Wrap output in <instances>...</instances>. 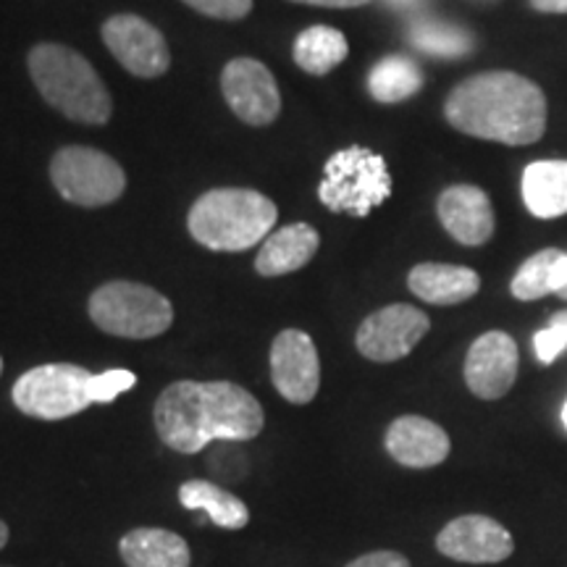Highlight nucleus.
<instances>
[{"label": "nucleus", "instance_id": "obj_1", "mask_svg": "<svg viewBox=\"0 0 567 567\" xmlns=\"http://www.w3.org/2000/svg\"><path fill=\"white\" fill-rule=\"evenodd\" d=\"M264 423L260 402L231 381H176L155 402V431L182 455L203 452L210 442H250Z\"/></svg>", "mask_w": 567, "mask_h": 567}, {"label": "nucleus", "instance_id": "obj_2", "mask_svg": "<svg viewBox=\"0 0 567 567\" xmlns=\"http://www.w3.org/2000/svg\"><path fill=\"white\" fill-rule=\"evenodd\" d=\"M444 116L471 137L509 147L534 145L547 132V95L515 71H484L450 92Z\"/></svg>", "mask_w": 567, "mask_h": 567}, {"label": "nucleus", "instance_id": "obj_3", "mask_svg": "<svg viewBox=\"0 0 567 567\" xmlns=\"http://www.w3.org/2000/svg\"><path fill=\"white\" fill-rule=\"evenodd\" d=\"M27 66L45 103L71 122L101 126L111 118L109 90L82 53L55 42H42L30 51Z\"/></svg>", "mask_w": 567, "mask_h": 567}, {"label": "nucleus", "instance_id": "obj_4", "mask_svg": "<svg viewBox=\"0 0 567 567\" xmlns=\"http://www.w3.org/2000/svg\"><path fill=\"white\" fill-rule=\"evenodd\" d=\"M279 210L255 189H210L197 197L187 216L195 243L216 252H243L266 243Z\"/></svg>", "mask_w": 567, "mask_h": 567}, {"label": "nucleus", "instance_id": "obj_5", "mask_svg": "<svg viewBox=\"0 0 567 567\" xmlns=\"http://www.w3.org/2000/svg\"><path fill=\"white\" fill-rule=\"evenodd\" d=\"M392 195V174L386 161L368 147L352 145L326 161L318 197L329 210L363 218Z\"/></svg>", "mask_w": 567, "mask_h": 567}, {"label": "nucleus", "instance_id": "obj_6", "mask_svg": "<svg viewBox=\"0 0 567 567\" xmlns=\"http://www.w3.org/2000/svg\"><path fill=\"white\" fill-rule=\"evenodd\" d=\"M90 318L105 334L153 339L174 323V308L166 297L145 284L109 281L92 292Z\"/></svg>", "mask_w": 567, "mask_h": 567}, {"label": "nucleus", "instance_id": "obj_7", "mask_svg": "<svg viewBox=\"0 0 567 567\" xmlns=\"http://www.w3.org/2000/svg\"><path fill=\"white\" fill-rule=\"evenodd\" d=\"M92 375L87 368L71 363L38 365L13 384V405L40 421H63L92 405Z\"/></svg>", "mask_w": 567, "mask_h": 567}, {"label": "nucleus", "instance_id": "obj_8", "mask_svg": "<svg viewBox=\"0 0 567 567\" xmlns=\"http://www.w3.org/2000/svg\"><path fill=\"white\" fill-rule=\"evenodd\" d=\"M51 179L63 200L82 208L116 203L126 189L124 168L95 147H63L51 161Z\"/></svg>", "mask_w": 567, "mask_h": 567}, {"label": "nucleus", "instance_id": "obj_9", "mask_svg": "<svg viewBox=\"0 0 567 567\" xmlns=\"http://www.w3.org/2000/svg\"><path fill=\"white\" fill-rule=\"evenodd\" d=\"M429 329L431 321L423 310L396 302L368 316L354 334V344H358V352L373 363H394V360L408 358L429 334Z\"/></svg>", "mask_w": 567, "mask_h": 567}, {"label": "nucleus", "instance_id": "obj_10", "mask_svg": "<svg viewBox=\"0 0 567 567\" xmlns=\"http://www.w3.org/2000/svg\"><path fill=\"white\" fill-rule=\"evenodd\" d=\"M103 42L122 66L142 80L166 74L172 66L166 40L151 21L134 13H118L103 24Z\"/></svg>", "mask_w": 567, "mask_h": 567}, {"label": "nucleus", "instance_id": "obj_11", "mask_svg": "<svg viewBox=\"0 0 567 567\" xmlns=\"http://www.w3.org/2000/svg\"><path fill=\"white\" fill-rule=\"evenodd\" d=\"M271 381L284 400L308 405L321 386V360L305 331L287 329L271 344Z\"/></svg>", "mask_w": 567, "mask_h": 567}, {"label": "nucleus", "instance_id": "obj_12", "mask_svg": "<svg viewBox=\"0 0 567 567\" xmlns=\"http://www.w3.org/2000/svg\"><path fill=\"white\" fill-rule=\"evenodd\" d=\"M221 90L229 109L250 126L271 124L281 111L279 84L264 63L255 59H234L221 74Z\"/></svg>", "mask_w": 567, "mask_h": 567}, {"label": "nucleus", "instance_id": "obj_13", "mask_svg": "<svg viewBox=\"0 0 567 567\" xmlns=\"http://www.w3.org/2000/svg\"><path fill=\"white\" fill-rule=\"evenodd\" d=\"M436 549L465 565H496L515 551L509 530L486 515H463L439 530Z\"/></svg>", "mask_w": 567, "mask_h": 567}, {"label": "nucleus", "instance_id": "obj_14", "mask_svg": "<svg viewBox=\"0 0 567 567\" xmlns=\"http://www.w3.org/2000/svg\"><path fill=\"white\" fill-rule=\"evenodd\" d=\"M520 368L515 339L505 331H486L465 358V384L478 400H499L513 389Z\"/></svg>", "mask_w": 567, "mask_h": 567}, {"label": "nucleus", "instance_id": "obj_15", "mask_svg": "<svg viewBox=\"0 0 567 567\" xmlns=\"http://www.w3.org/2000/svg\"><path fill=\"white\" fill-rule=\"evenodd\" d=\"M439 221L452 239L465 247H481L494 234V208L488 195L473 184H455L444 189L436 203Z\"/></svg>", "mask_w": 567, "mask_h": 567}, {"label": "nucleus", "instance_id": "obj_16", "mask_svg": "<svg viewBox=\"0 0 567 567\" xmlns=\"http://www.w3.org/2000/svg\"><path fill=\"white\" fill-rule=\"evenodd\" d=\"M450 436L442 425L421 415H402L386 429V452L405 467H434L450 457Z\"/></svg>", "mask_w": 567, "mask_h": 567}, {"label": "nucleus", "instance_id": "obj_17", "mask_svg": "<svg viewBox=\"0 0 567 567\" xmlns=\"http://www.w3.org/2000/svg\"><path fill=\"white\" fill-rule=\"evenodd\" d=\"M321 237L310 224H289L260 245L255 271L260 276H287L308 266L318 252Z\"/></svg>", "mask_w": 567, "mask_h": 567}, {"label": "nucleus", "instance_id": "obj_18", "mask_svg": "<svg viewBox=\"0 0 567 567\" xmlns=\"http://www.w3.org/2000/svg\"><path fill=\"white\" fill-rule=\"evenodd\" d=\"M408 287L417 300L429 305H460L478 295L476 271L452 264H421L408 276Z\"/></svg>", "mask_w": 567, "mask_h": 567}, {"label": "nucleus", "instance_id": "obj_19", "mask_svg": "<svg viewBox=\"0 0 567 567\" xmlns=\"http://www.w3.org/2000/svg\"><path fill=\"white\" fill-rule=\"evenodd\" d=\"M126 567H189L187 542L166 528H134L118 542Z\"/></svg>", "mask_w": 567, "mask_h": 567}, {"label": "nucleus", "instance_id": "obj_20", "mask_svg": "<svg viewBox=\"0 0 567 567\" xmlns=\"http://www.w3.org/2000/svg\"><path fill=\"white\" fill-rule=\"evenodd\" d=\"M523 203L536 218H559L567 213V161L528 163L520 182Z\"/></svg>", "mask_w": 567, "mask_h": 567}, {"label": "nucleus", "instance_id": "obj_21", "mask_svg": "<svg viewBox=\"0 0 567 567\" xmlns=\"http://www.w3.org/2000/svg\"><path fill=\"white\" fill-rule=\"evenodd\" d=\"M567 287V252L549 247L542 250L517 268L513 284H509V292L515 300L530 302L542 300L547 295H563Z\"/></svg>", "mask_w": 567, "mask_h": 567}, {"label": "nucleus", "instance_id": "obj_22", "mask_svg": "<svg viewBox=\"0 0 567 567\" xmlns=\"http://www.w3.org/2000/svg\"><path fill=\"white\" fill-rule=\"evenodd\" d=\"M179 502L187 509H203L218 528L239 530L250 523V509L239 496L210 481H187L179 488Z\"/></svg>", "mask_w": 567, "mask_h": 567}, {"label": "nucleus", "instance_id": "obj_23", "mask_svg": "<svg viewBox=\"0 0 567 567\" xmlns=\"http://www.w3.org/2000/svg\"><path fill=\"white\" fill-rule=\"evenodd\" d=\"M350 53V45H347V38L334 27H308V30L297 34L292 59L297 66L313 76L329 74L331 69H337L339 63L347 59Z\"/></svg>", "mask_w": 567, "mask_h": 567}, {"label": "nucleus", "instance_id": "obj_24", "mask_svg": "<svg viewBox=\"0 0 567 567\" xmlns=\"http://www.w3.org/2000/svg\"><path fill=\"white\" fill-rule=\"evenodd\" d=\"M423 87V71L408 55H386L368 74V90L379 103H402Z\"/></svg>", "mask_w": 567, "mask_h": 567}, {"label": "nucleus", "instance_id": "obj_25", "mask_svg": "<svg viewBox=\"0 0 567 567\" xmlns=\"http://www.w3.org/2000/svg\"><path fill=\"white\" fill-rule=\"evenodd\" d=\"M408 40L417 51L434 55V59H465L476 48V40H473L471 32L439 19L413 21Z\"/></svg>", "mask_w": 567, "mask_h": 567}, {"label": "nucleus", "instance_id": "obj_26", "mask_svg": "<svg viewBox=\"0 0 567 567\" xmlns=\"http://www.w3.org/2000/svg\"><path fill=\"white\" fill-rule=\"evenodd\" d=\"M137 384V375L132 371H124V368H111L101 375H92V384H90V394H92V405L95 402H113L118 394L130 392V389Z\"/></svg>", "mask_w": 567, "mask_h": 567}, {"label": "nucleus", "instance_id": "obj_27", "mask_svg": "<svg viewBox=\"0 0 567 567\" xmlns=\"http://www.w3.org/2000/svg\"><path fill=\"white\" fill-rule=\"evenodd\" d=\"M189 9L205 13V17L213 19H226L237 21L245 19L247 13L252 11V0H182Z\"/></svg>", "mask_w": 567, "mask_h": 567}, {"label": "nucleus", "instance_id": "obj_28", "mask_svg": "<svg viewBox=\"0 0 567 567\" xmlns=\"http://www.w3.org/2000/svg\"><path fill=\"white\" fill-rule=\"evenodd\" d=\"M534 350H536L538 363L551 365L559 358V354L567 350V339L559 334V331L549 329V326H547V329H542L534 337Z\"/></svg>", "mask_w": 567, "mask_h": 567}, {"label": "nucleus", "instance_id": "obj_29", "mask_svg": "<svg viewBox=\"0 0 567 567\" xmlns=\"http://www.w3.org/2000/svg\"><path fill=\"white\" fill-rule=\"evenodd\" d=\"M344 567H410V559L405 555H400V551L381 549V551H368V555L352 559V563Z\"/></svg>", "mask_w": 567, "mask_h": 567}, {"label": "nucleus", "instance_id": "obj_30", "mask_svg": "<svg viewBox=\"0 0 567 567\" xmlns=\"http://www.w3.org/2000/svg\"><path fill=\"white\" fill-rule=\"evenodd\" d=\"M305 6H323V9H358V6L371 3V0H292Z\"/></svg>", "mask_w": 567, "mask_h": 567}, {"label": "nucleus", "instance_id": "obj_31", "mask_svg": "<svg viewBox=\"0 0 567 567\" xmlns=\"http://www.w3.org/2000/svg\"><path fill=\"white\" fill-rule=\"evenodd\" d=\"M528 6L542 13H567V0H528Z\"/></svg>", "mask_w": 567, "mask_h": 567}, {"label": "nucleus", "instance_id": "obj_32", "mask_svg": "<svg viewBox=\"0 0 567 567\" xmlns=\"http://www.w3.org/2000/svg\"><path fill=\"white\" fill-rule=\"evenodd\" d=\"M549 329H555V331H559V334H563L565 339H567V310H563V313H555L549 318Z\"/></svg>", "mask_w": 567, "mask_h": 567}, {"label": "nucleus", "instance_id": "obj_33", "mask_svg": "<svg viewBox=\"0 0 567 567\" xmlns=\"http://www.w3.org/2000/svg\"><path fill=\"white\" fill-rule=\"evenodd\" d=\"M389 6H396V9H413V6L421 3V0H386Z\"/></svg>", "mask_w": 567, "mask_h": 567}, {"label": "nucleus", "instance_id": "obj_34", "mask_svg": "<svg viewBox=\"0 0 567 567\" xmlns=\"http://www.w3.org/2000/svg\"><path fill=\"white\" fill-rule=\"evenodd\" d=\"M6 544H9V526H6V523L0 520V549H3Z\"/></svg>", "mask_w": 567, "mask_h": 567}, {"label": "nucleus", "instance_id": "obj_35", "mask_svg": "<svg viewBox=\"0 0 567 567\" xmlns=\"http://www.w3.org/2000/svg\"><path fill=\"white\" fill-rule=\"evenodd\" d=\"M563 423H565V429H567V402H565V408H563Z\"/></svg>", "mask_w": 567, "mask_h": 567}, {"label": "nucleus", "instance_id": "obj_36", "mask_svg": "<svg viewBox=\"0 0 567 567\" xmlns=\"http://www.w3.org/2000/svg\"><path fill=\"white\" fill-rule=\"evenodd\" d=\"M559 297H563V300H567V287L563 289V295H559Z\"/></svg>", "mask_w": 567, "mask_h": 567}, {"label": "nucleus", "instance_id": "obj_37", "mask_svg": "<svg viewBox=\"0 0 567 567\" xmlns=\"http://www.w3.org/2000/svg\"><path fill=\"white\" fill-rule=\"evenodd\" d=\"M0 373H3V358H0Z\"/></svg>", "mask_w": 567, "mask_h": 567}]
</instances>
